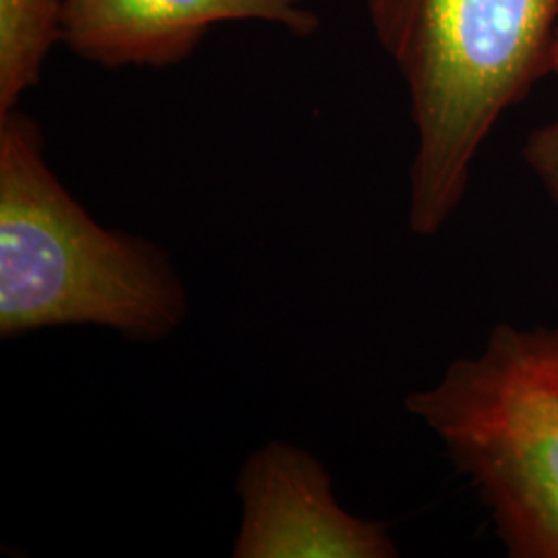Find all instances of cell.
Returning a JSON list of instances; mask_svg holds the SVG:
<instances>
[{
    "instance_id": "3957f363",
    "label": "cell",
    "mask_w": 558,
    "mask_h": 558,
    "mask_svg": "<svg viewBox=\"0 0 558 558\" xmlns=\"http://www.w3.org/2000/svg\"><path fill=\"white\" fill-rule=\"evenodd\" d=\"M403 405L470 480L509 557L558 558V327L500 323Z\"/></svg>"
},
{
    "instance_id": "52a82bcc",
    "label": "cell",
    "mask_w": 558,
    "mask_h": 558,
    "mask_svg": "<svg viewBox=\"0 0 558 558\" xmlns=\"http://www.w3.org/2000/svg\"><path fill=\"white\" fill-rule=\"evenodd\" d=\"M521 156L558 209V117L530 133Z\"/></svg>"
},
{
    "instance_id": "277c9868",
    "label": "cell",
    "mask_w": 558,
    "mask_h": 558,
    "mask_svg": "<svg viewBox=\"0 0 558 558\" xmlns=\"http://www.w3.org/2000/svg\"><path fill=\"white\" fill-rule=\"evenodd\" d=\"M240 527L234 558H393L385 523L345 511L313 453L286 440L253 451L236 480Z\"/></svg>"
},
{
    "instance_id": "7a4b0ae2",
    "label": "cell",
    "mask_w": 558,
    "mask_h": 558,
    "mask_svg": "<svg viewBox=\"0 0 558 558\" xmlns=\"http://www.w3.org/2000/svg\"><path fill=\"white\" fill-rule=\"evenodd\" d=\"M186 317L170 255L94 220L48 166L40 124L0 117V338L94 325L160 341Z\"/></svg>"
},
{
    "instance_id": "8992f818",
    "label": "cell",
    "mask_w": 558,
    "mask_h": 558,
    "mask_svg": "<svg viewBox=\"0 0 558 558\" xmlns=\"http://www.w3.org/2000/svg\"><path fill=\"white\" fill-rule=\"evenodd\" d=\"M66 0H0V117L41 80L62 41Z\"/></svg>"
},
{
    "instance_id": "6da1fadb",
    "label": "cell",
    "mask_w": 558,
    "mask_h": 558,
    "mask_svg": "<svg viewBox=\"0 0 558 558\" xmlns=\"http://www.w3.org/2000/svg\"><path fill=\"white\" fill-rule=\"evenodd\" d=\"M416 126L408 223L430 239L456 214L500 117L553 73L558 0H364Z\"/></svg>"
},
{
    "instance_id": "ba28073f",
    "label": "cell",
    "mask_w": 558,
    "mask_h": 558,
    "mask_svg": "<svg viewBox=\"0 0 558 558\" xmlns=\"http://www.w3.org/2000/svg\"><path fill=\"white\" fill-rule=\"evenodd\" d=\"M553 73L558 75V25L555 34V44H553Z\"/></svg>"
},
{
    "instance_id": "5b68a950",
    "label": "cell",
    "mask_w": 558,
    "mask_h": 558,
    "mask_svg": "<svg viewBox=\"0 0 558 558\" xmlns=\"http://www.w3.org/2000/svg\"><path fill=\"white\" fill-rule=\"evenodd\" d=\"M259 21L308 38L319 15L302 0H66L62 41L104 69H170L220 23Z\"/></svg>"
}]
</instances>
